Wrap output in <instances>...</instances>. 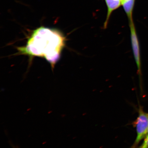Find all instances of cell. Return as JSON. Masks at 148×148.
<instances>
[{"mask_svg":"<svg viewBox=\"0 0 148 148\" xmlns=\"http://www.w3.org/2000/svg\"><path fill=\"white\" fill-rule=\"evenodd\" d=\"M121 1H123V0H121Z\"/></svg>","mask_w":148,"mask_h":148,"instance_id":"obj_8","label":"cell"},{"mask_svg":"<svg viewBox=\"0 0 148 148\" xmlns=\"http://www.w3.org/2000/svg\"><path fill=\"white\" fill-rule=\"evenodd\" d=\"M107 8V12L106 19H105L103 28H107L110 17L113 12L119 8L122 5L121 0H105Z\"/></svg>","mask_w":148,"mask_h":148,"instance_id":"obj_4","label":"cell"},{"mask_svg":"<svg viewBox=\"0 0 148 148\" xmlns=\"http://www.w3.org/2000/svg\"><path fill=\"white\" fill-rule=\"evenodd\" d=\"M138 115L134 122V125L136 127L137 136L132 147H136L143 138H145L147 133L148 127V114L144 112L143 108L139 107Z\"/></svg>","mask_w":148,"mask_h":148,"instance_id":"obj_2","label":"cell"},{"mask_svg":"<svg viewBox=\"0 0 148 148\" xmlns=\"http://www.w3.org/2000/svg\"><path fill=\"white\" fill-rule=\"evenodd\" d=\"M64 44V37L57 31L41 27L34 31L26 47L20 50L29 55L43 56L52 64L58 60Z\"/></svg>","mask_w":148,"mask_h":148,"instance_id":"obj_1","label":"cell"},{"mask_svg":"<svg viewBox=\"0 0 148 148\" xmlns=\"http://www.w3.org/2000/svg\"><path fill=\"white\" fill-rule=\"evenodd\" d=\"M136 0H127L122 1V5L126 14L129 21L133 19V12Z\"/></svg>","mask_w":148,"mask_h":148,"instance_id":"obj_5","label":"cell"},{"mask_svg":"<svg viewBox=\"0 0 148 148\" xmlns=\"http://www.w3.org/2000/svg\"><path fill=\"white\" fill-rule=\"evenodd\" d=\"M129 23L133 53H134L135 62L137 67L138 74L140 78L142 75L141 62L139 42L134 20L132 19L129 21Z\"/></svg>","mask_w":148,"mask_h":148,"instance_id":"obj_3","label":"cell"},{"mask_svg":"<svg viewBox=\"0 0 148 148\" xmlns=\"http://www.w3.org/2000/svg\"><path fill=\"white\" fill-rule=\"evenodd\" d=\"M140 148H148V136H146L144 139L143 143L140 147Z\"/></svg>","mask_w":148,"mask_h":148,"instance_id":"obj_6","label":"cell"},{"mask_svg":"<svg viewBox=\"0 0 148 148\" xmlns=\"http://www.w3.org/2000/svg\"><path fill=\"white\" fill-rule=\"evenodd\" d=\"M148 136V129H147V136Z\"/></svg>","mask_w":148,"mask_h":148,"instance_id":"obj_7","label":"cell"}]
</instances>
